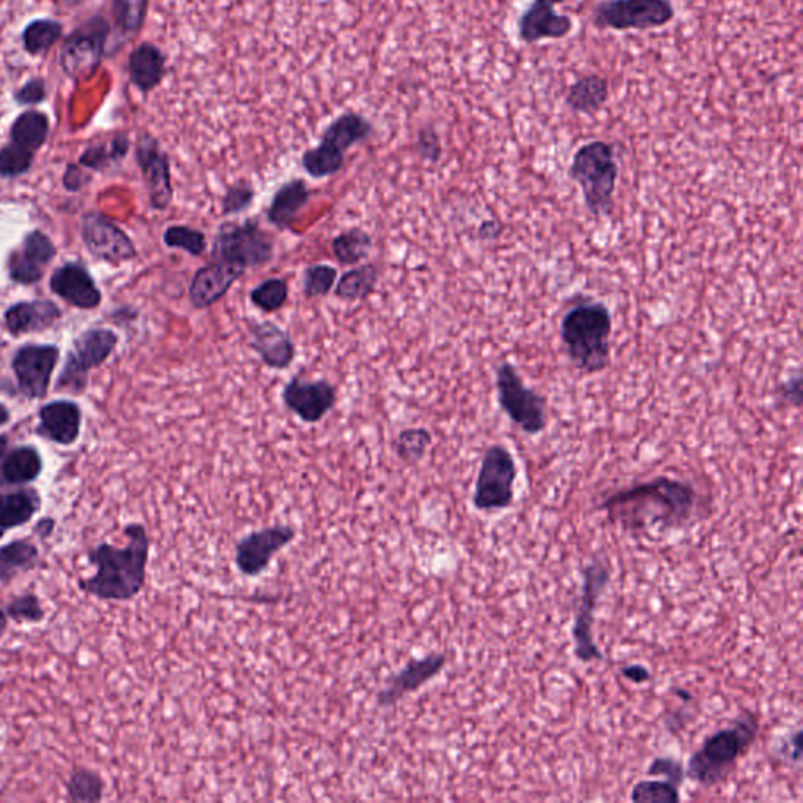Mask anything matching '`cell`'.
<instances>
[{
  "mask_svg": "<svg viewBox=\"0 0 803 803\" xmlns=\"http://www.w3.org/2000/svg\"><path fill=\"white\" fill-rule=\"evenodd\" d=\"M432 433L424 428L403 429L395 436L393 448L395 455L406 464H416L428 454L432 446Z\"/></svg>",
  "mask_w": 803,
  "mask_h": 803,
  "instance_id": "ab89813d",
  "label": "cell"
},
{
  "mask_svg": "<svg viewBox=\"0 0 803 803\" xmlns=\"http://www.w3.org/2000/svg\"><path fill=\"white\" fill-rule=\"evenodd\" d=\"M134 155L150 197L151 208L154 211H167L173 203L174 197L169 154L163 150L158 137L144 131L137 137Z\"/></svg>",
  "mask_w": 803,
  "mask_h": 803,
  "instance_id": "2e32d148",
  "label": "cell"
},
{
  "mask_svg": "<svg viewBox=\"0 0 803 803\" xmlns=\"http://www.w3.org/2000/svg\"><path fill=\"white\" fill-rule=\"evenodd\" d=\"M6 534H7V532L0 531V540H2L3 535H6Z\"/></svg>",
  "mask_w": 803,
  "mask_h": 803,
  "instance_id": "6125c7cd",
  "label": "cell"
},
{
  "mask_svg": "<svg viewBox=\"0 0 803 803\" xmlns=\"http://www.w3.org/2000/svg\"><path fill=\"white\" fill-rule=\"evenodd\" d=\"M57 521L52 516L38 518L36 524L32 528V534L38 536L40 540H48L54 535Z\"/></svg>",
  "mask_w": 803,
  "mask_h": 803,
  "instance_id": "11a10c76",
  "label": "cell"
},
{
  "mask_svg": "<svg viewBox=\"0 0 803 803\" xmlns=\"http://www.w3.org/2000/svg\"><path fill=\"white\" fill-rule=\"evenodd\" d=\"M37 152L9 142L0 147V178L18 179L28 174L36 163Z\"/></svg>",
  "mask_w": 803,
  "mask_h": 803,
  "instance_id": "7bdbcfd3",
  "label": "cell"
},
{
  "mask_svg": "<svg viewBox=\"0 0 803 803\" xmlns=\"http://www.w3.org/2000/svg\"><path fill=\"white\" fill-rule=\"evenodd\" d=\"M129 82L135 87L143 97L152 93L162 86L167 76V54L152 41H142L137 44L128 56Z\"/></svg>",
  "mask_w": 803,
  "mask_h": 803,
  "instance_id": "484cf974",
  "label": "cell"
},
{
  "mask_svg": "<svg viewBox=\"0 0 803 803\" xmlns=\"http://www.w3.org/2000/svg\"><path fill=\"white\" fill-rule=\"evenodd\" d=\"M110 40V19L101 11L91 14L63 37L59 51L60 70L72 82L89 81L108 59Z\"/></svg>",
  "mask_w": 803,
  "mask_h": 803,
  "instance_id": "8992f818",
  "label": "cell"
},
{
  "mask_svg": "<svg viewBox=\"0 0 803 803\" xmlns=\"http://www.w3.org/2000/svg\"><path fill=\"white\" fill-rule=\"evenodd\" d=\"M696 493L691 483L661 478L616 491L600 504L612 524L628 531L680 528L691 520Z\"/></svg>",
  "mask_w": 803,
  "mask_h": 803,
  "instance_id": "6da1fadb",
  "label": "cell"
},
{
  "mask_svg": "<svg viewBox=\"0 0 803 803\" xmlns=\"http://www.w3.org/2000/svg\"><path fill=\"white\" fill-rule=\"evenodd\" d=\"M501 223L498 220H490V222H483L479 235L483 241H493V239L500 238Z\"/></svg>",
  "mask_w": 803,
  "mask_h": 803,
  "instance_id": "9f6ffc18",
  "label": "cell"
},
{
  "mask_svg": "<svg viewBox=\"0 0 803 803\" xmlns=\"http://www.w3.org/2000/svg\"><path fill=\"white\" fill-rule=\"evenodd\" d=\"M418 152L425 162L436 163L443 154L440 135L436 134L433 126H424L418 132Z\"/></svg>",
  "mask_w": 803,
  "mask_h": 803,
  "instance_id": "681fc988",
  "label": "cell"
},
{
  "mask_svg": "<svg viewBox=\"0 0 803 803\" xmlns=\"http://www.w3.org/2000/svg\"><path fill=\"white\" fill-rule=\"evenodd\" d=\"M126 546L99 543L87 553L94 574L78 581L79 590L101 601H131L147 584L151 539L142 523L124 526Z\"/></svg>",
  "mask_w": 803,
  "mask_h": 803,
  "instance_id": "7a4b0ae2",
  "label": "cell"
},
{
  "mask_svg": "<svg viewBox=\"0 0 803 803\" xmlns=\"http://www.w3.org/2000/svg\"><path fill=\"white\" fill-rule=\"evenodd\" d=\"M273 254L275 242L257 219L220 224L211 251L212 259L231 262L245 270L262 268L272 261Z\"/></svg>",
  "mask_w": 803,
  "mask_h": 803,
  "instance_id": "52a82bcc",
  "label": "cell"
},
{
  "mask_svg": "<svg viewBox=\"0 0 803 803\" xmlns=\"http://www.w3.org/2000/svg\"><path fill=\"white\" fill-rule=\"evenodd\" d=\"M118 334L110 329H90L82 331L67 353L62 372L57 379L59 393L82 394L89 383L93 369L102 367L116 352Z\"/></svg>",
  "mask_w": 803,
  "mask_h": 803,
  "instance_id": "ba28073f",
  "label": "cell"
},
{
  "mask_svg": "<svg viewBox=\"0 0 803 803\" xmlns=\"http://www.w3.org/2000/svg\"><path fill=\"white\" fill-rule=\"evenodd\" d=\"M609 99V82L600 74H588L576 79L566 91L565 102L573 112L596 113Z\"/></svg>",
  "mask_w": 803,
  "mask_h": 803,
  "instance_id": "d590c367",
  "label": "cell"
},
{
  "mask_svg": "<svg viewBox=\"0 0 803 803\" xmlns=\"http://www.w3.org/2000/svg\"><path fill=\"white\" fill-rule=\"evenodd\" d=\"M104 779L89 767H74L68 776V802L98 803L104 799Z\"/></svg>",
  "mask_w": 803,
  "mask_h": 803,
  "instance_id": "74e56055",
  "label": "cell"
},
{
  "mask_svg": "<svg viewBox=\"0 0 803 803\" xmlns=\"http://www.w3.org/2000/svg\"><path fill=\"white\" fill-rule=\"evenodd\" d=\"M311 190L303 179L297 178L284 182L277 190L268 209V220L277 230H291L292 223L303 211L304 205L310 203Z\"/></svg>",
  "mask_w": 803,
  "mask_h": 803,
  "instance_id": "f1b7e54d",
  "label": "cell"
},
{
  "mask_svg": "<svg viewBox=\"0 0 803 803\" xmlns=\"http://www.w3.org/2000/svg\"><path fill=\"white\" fill-rule=\"evenodd\" d=\"M676 17L672 0H604L593 9L596 29L652 30L665 28Z\"/></svg>",
  "mask_w": 803,
  "mask_h": 803,
  "instance_id": "8fae6325",
  "label": "cell"
},
{
  "mask_svg": "<svg viewBox=\"0 0 803 803\" xmlns=\"http://www.w3.org/2000/svg\"><path fill=\"white\" fill-rule=\"evenodd\" d=\"M374 132V126L367 117L357 112H344L323 129L319 150L331 158L345 163V152L350 148L367 142Z\"/></svg>",
  "mask_w": 803,
  "mask_h": 803,
  "instance_id": "cb8c5ba5",
  "label": "cell"
},
{
  "mask_svg": "<svg viewBox=\"0 0 803 803\" xmlns=\"http://www.w3.org/2000/svg\"><path fill=\"white\" fill-rule=\"evenodd\" d=\"M11 98L19 108L30 109L44 104L49 99L48 81L41 76H32L28 81L22 82L18 89L13 90Z\"/></svg>",
  "mask_w": 803,
  "mask_h": 803,
  "instance_id": "c3c4849f",
  "label": "cell"
},
{
  "mask_svg": "<svg viewBox=\"0 0 803 803\" xmlns=\"http://www.w3.org/2000/svg\"><path fill=\"white\" fill-rule=\"evenodd\" d=\"M379 278L380 270L375 264L358 265L341 277L334 288V295L344 302L368 299L374 292Z\"/></svg>",
  "mask_w": 803,
  "mask_h": 803,
  "instance_id": "8d00e7d4",
  "label": "cell"
},
{
  "mask_svg": "<svg viewBox=\"0 0 803 803\" xmlns=\"http://www.w3.org/2000/svg\"><path fill=\"white\" fill-rule=\"evenodd\" d=\"M56 2H62L64 7L72 9V7H78L79 3H82L83 0H56Z\"/></svg>",
  "mask_w": 803,
  "mask_h": 803,
  "instance_id": "94428289",
  "label": "cell"
},
{
  "mask_svg": "<svg viewBox=\"0 0 803 803\" xmlns=\"http://www.w3.org/2000/svg\"><path fill=\"white\" fill-rule=\"evenodd\" d=\"M498 402L509 420L528 435H539L548 425V402L526 387L512 363H501L496 371Z\"/></svg>",
  "mask_w": 803,
  "mask_h": 803,
  "instance_id": "9c48e42d",
  "label": "cell"
},
{
  "mask_svg": "<svg viewBox=\"0 0 803 803\" xmlns=\"http://www.w3.org/2000/svg\"><path fill=\"white\" fill-rule=\"evenodd\" d=\"M295 539L297 529L291 524H273L251 531L235 545V569L245 578L261 576L268 572L273 559L287 550Z\"/></svg>",
  "mask_w": 803,
  "mask_h": 803,
  "instance_id": "4fadbf2b",
  "label": "cell"
},
{
  "mask_svg": "<svg viewBox=\"0 0 803 803\" xmlns=\"http://www.w3.org/2000/svg\"><path fill=\"white\" fill-rule=\"evenodd\" d=\"M247 270L231 262L211 259V262L197 270L189 288V299L195 310H205L222 300L232 284L242 278Z\"/></svg>",
  "mask_w": 803,
  "mask_h": 803,
  "instance_id": "7402d4cb",
  "label": "cell"
},
{
  "mask_svg": "<svg viewBox=\"0 0 803 803\" xmlns=\"http://www.w3.org/2000/svg\"><path fill=\"white\" fill-rule=\"evenodd\" d=\"M40 424L37 435L59 446H72L78 443L82 430V410L78 403L68 399L44 403L38 411Z\"/></svg>",
  "mask_w": 803,
  "mask_h": 803,
  "instance_id": "603a6c76",
  "label": "cell"
},
{
  "mask_svg": "<svg viewBox=\"0 0 803 803\" xmlns=\"http://www.w3.org/2000/svg\"><path fill=\"white\" fill-rule=\"evenodd\" d=\"M7 616L19 625H37L46 619V609L36 593H22L7 604Z\"/></svg>",
  "mask_w": 803,
  "mask_h": 803,
  "instance_id": "f6af8a7d",
  "label": "cell"
},
{
  "mask_svg": "<svg viewBox=\"0 0 803 803\" xmlns=\"http://www.w3.org/2000/svg\"><path fill=\"white\" fill-rule=\"evenodd\" d=\"M760 733L755 714L745 713L729 729L719 730L696 750L687 761L686 776L700 786H715L725 782L741 759L747 755Z\"/></svg>",
  "mask_w": 803,
  "mask_h": 803,
  "instance_id": "277c9868",
  "label": "cell"
},
{
  "mask_svg": "<svg viewBox=\"0 0 803 803\" xmlns=\"http://www.w3.org/2000/svg\"><path fill=\"white\" fill-rule=\"evenodd\" d=\"M649 775L664 776L669 782L675 783L676 786H683L686 779V769L681 761L675 759H656L650 764Z\"/></svg>",
  "mask_w": 803,
  "mask_h": 803,
  "instance_id": "f907efd6",
  "label": "cell"
},
{
  "mask_svg": "<svg viewBox=\"0 0 803 803\" xmlns=\"http://www.w3.org/2000/svg\"><path fill=\"white\" fill-rule=\"evenodd\" d=\"M283 402L287 409L307 424H318L337 406L338 390L329 380H289L284 387Z\"/></svg>",
  "mask_w": 803,
  "mask_h": 803,
  "instance_id": "e0dca14e",
  "label": "cell"
},
{
  "mask_svg": "<svg viewBox=\"0 0 803 803\" xmlns=\"http://www.w3.org/2000/svg\"><path fill=\"white\" fill-rule=\"evenodd\" d=\"M162 239L169 249L185 251L190 257H203L208 249L204 232L188 224H171L163 231Z\"/></svg>",
  "mask_w": 803,
  "mask_h": 803,
  "instance_id": "60d3db41",
  "label": "cell"
},
{
  "mask_svg": "<svg viewBox=\"0 0 803 803\" xmlns=\"http://www.w3.org/2000/svg\"><path fill=\"white\" fill-rule=\"evenodd\" d=\"M49 289L63 302L82 311L97 310L102 294L97 281L81 262H64L52 272Z\"/></svg>",
  "mask_w": 803,
  "mask_h": 803,
  "instance_id": "44dd1931",
  "label": "cell"
},
{
  "mask_svg": "<svg viewBox=\"0 0 803 803\" xmlns=\"http://www.w3.org/2000/svg\"><path fill=\"white\" fill-rule=\"evenodd\" d=\"M337 280L338 270L333 265H310L303 273V294L307 299L329 295Z\"/></svg>",
  "mask_w": 803,
  "mask_h": 803,
  "instance_id": "bcb514c9",
  "label": "cell"
},
{
  "mask_svg": "<svg viewBox=\"0 0 803 803\" xmlns=\"http://www.w3.org/2000/svg\"><path fill=\"white\" fill-rule=\"evenodd\" d=\"M609 582H611V572H609L606 563L599 559L590 562L582 570V595L576 615H574L572 634L574 654L585 664L603 660V653L593 638V623H595V609L599 606L600 596L603 595Z\"/></svg>",
  "mask_w": 803,
  "mask_h": 803,
  "instance_id": "7c38bea8",
  "label": "cell"
},
{
  "mask_svg": "<svg viewBox=\"0 0 803 803\" xmlns=\"http://www.w3.org/2000/svg\"><path fill=\"white\" fill-rule=\"evenodd\" d=\"M254 197H257V192H254L253 184L250 181L242 179V181L235 182L222 198V215L242 214L253 204Z\"/></svg>",
  "mask_w": 803,
  "mask_h": 803,
  "instance_id": "7dc6e473",
  "label": "cell"
},
{
  "mask_svg": "<svg viewBox=\"0 0 803 803\" xmlns=\"http://www.w3.org/2000/svg\"><path fill=\"white\" fill-rule=\"evenodd\" d=\"M44 462L40 451L30 444H22L9 449L0 464V481L3 485L19 486L32 485L43 473Z\"/></svg>",
  "mask_w": 803,
  "mask_h": 803,
  "instance_id": "f546056e",
  "label": "cell"
},
{
  "mask_svg": "<svg viewBox=\"0 0 803 803\" xmlns=\"http://www.w3.org/2000/svg\"><path fill=\"white\" fill-rule=\"evenodd\" d=\"M0 496H2V490H0Z\"/></svg>",
  "mask_w": 803,
  "mask_h": 803,
  "instance_id": "be15d7a7",
  "label": "cell"
},
{
  "mask_svg": "<svg viewBox=\"0 0 803 803\" xmlns=\"http://www.w3.org/2000/svg\"><path fill=\"white\" fill-rule=\"evenodd\" d=\"M59 361L60 349L54 344H24L17 349L11 358V369L19 393L29 401L44 399Z\"/></svg>",
  "mask_w": 803,
  "mask_h": 803,
  "instance_id": "9a60e30c",
  "label": "cell"
},
{
  "mask_svg": "<svg viewBox=\"0 0 803 803\" xmlns=\"http://www.w3.org/2000/svg\"><path fill=\"white\" fill-rule=\"evenodd\" d=\"M516 475V462L508 448L493 444L486 449L475 481L474 509L490 513L509 509L515 498Z\"/></svg>",
  "mask_w": 803,
  "mask_h": 803,
  "instance_id": "30bf717a",
  "label": "cell"
},
{
  "mask_svg": "<svg viewBox=\"0 0 803 803\" xmlns=\"http://www.w3.org/2000/svg\"><path fill=\"white\" fill-rule=\"evenodd\" d=\"M110 11L113 44L109 46L108 59L142 33L150 13V0H110Z\"/></svg>",
  "mask_w": 803,
  "mask_h": 803,
  "instance_id": "83f0119b",
  "label": "cell"
},
{
  "mask_svg": "<svg viewBox=\"0 0 803 803\" xmlns=\"http://www.w3.org/2000/svg\"><path fill=\"white\" fill-rule=\"evenodd\" d=\"M56 257L57 247L52 239L41 230L30 231L7 259L10 280L21 287L40 283Z\"/></svg>",
  "mask_w": 803,
  "mask_h": 803,
  "instance_id": "ac0fdd59",
  "label": "cell"
},
{
  "mask_svg": "<svg viewBox=\"0 0 803 803\" xmlns=\"http://www.w3.org/2000/svg\"><path fill=\"white\" fill-rule=\"evenodd\" d=\"M43 498L32 486H19L11 491H2L0 496V531L26 526L40 513Z\"/></svg>",
  "mask_w": 803,
  "mask_h": 803,
  "instance_id": "4dcf8cb0",
  "label": "cell"
},
{
  "mask_svg": "<svg viewBox=\"0 0 803 803\" xmlns=\"http://www.w3.org/2000/svg\"><path fill=\"white\" fill-rule=\"evenodd\" d=\"M631 801L635 803H679L680 786L669 780H641L631 791Z\"/></svg>",
  "mask_w": 803,
  "mask_h": 803,
  "instance_id": "ee69618b",
  "label": "cell"
},
{
  "mask_svg": "<svg viewBox=\"0 0 803 803\" xmlns=\"http://www.w3.org/2000/svg\"><path fill=\"white\" fill-rule=\"evenodd\" d=\"M62 310L59 304L48 299L24 300L11 304L3 314V327L11 337L18 338L22 334L40 333L54 327L62 319Z\"/></svg>",
  "mask_w": 803,
  "mask_h": 803,
  "instance_id": "d4e9b609",
  "label": "cell"
},
{
  "mask_svg": "<svg viewBox=\"0 0 803 803\" xmlns=\"http://www.w3.org/2000/svg\"><path fill=\"white\" fill-rule=\"evenodd\" d=\"M251 349L261 357L265 367L283 371L294 363L295 344L291 337L277 323L265 321L250 327Z\"/></svg>",
  "mask_w": 803,
  "mask_h": 803,
  "instance_id": "4316f807",
  "label": "cell"
},
{
  "mask_svg": "<svg viewBox=\"0 0 803 803\" xmlns=\"http://www.w3.org/2000/svg\"><path fill=\"white\" fill-rule=\"evenodd\" d=\"M7 628H9V616H7L6 609L0 608V641L6 635Z\"/></svg>",
  "mask_w": 803,
  "mask_h": 803,
  "instance_id": "6f0895ef",
  "label": "cell"
},
{
  "mask_svg": "<svg viewBox=\"0 0 803 803\" xmlns=\"http://www.w3.org/2000/svg\"><path fill=\"white\" fill-rule=\"evenodd\" d=\"M10 449V440L7 435H0V464H2L3 456H6L7 452H9ZM2 483V481H0Z\"/></svg>",
  "mask_w": 803,
  "mask_h": 803,
  "instance_id": "680465c9",
  "label": "cell"
},
{
  "mask_svg": "<svg viewBox=\"0 0 803 803\" xmlns=\"http://www.w3.org/2000/svg\"><path fill=\"white\" fill-rule=\"evenodd\" d=\"M612 314L608 304L580 299L561 322V338L574 367L599 374L611 364Z\"/></svg>",
  "mask_w": 803,
  "mask_h": 803,
  "instance_id": "3957f363",
  "label": "cell"
},
{
  "mask_svg": "<svg viewBox=\"0 0 803 803\" xmlns=\"http://www.w3.org/2000/svg\"><path fill=\"white\" fill-rule=\"evenodd\" d=\"M83 245L98 261L120 265L139 257L134 241L128 232L101 212H86L81 219Z\"/></svg>",
  "mask_w": 803,
  "mask_h": 803,
  "instance_id": "5bb4252c",
  "label": "cell"
},
{
  "mask_svg": "<svg viewBox=\"0 0 803 803\" xmlns=\"http://www.w3.org/2000/svg\"><path fill=\"white\" fill-rule=\"evenodd\" d=\"M566 0H532L531 6L518 18L516 30L520 41L526 44L543 40H562L574 30L573 19L569 14H559L554 10Z\"/></svg>",
  "mask_w": 803,
  "mask_h": 803,
  "instance_id": "ffe728a7",
  "label": "cell"
},
{
  "mask_svg": "<svg viewBox=\"0 0 803 803\" xmlns=\"http://www.w3.org/2000/svg\"><path fill=\"white\" fill-rule=\"evenodd\" d=\"M93 174L91 171L83 169L79 163H68L64 169L62 182L67 192L78 193L90 184Z\"/></svg>",
  "mask_w": 803,
  "mask_h": 803,
  "instance_id": "816d5d0a",
  "label": "cell"
},
{
  "mask_svg": "<svg viewBox=\"0 0 803 803\" xmlns=\"http://www.w3.org/2000/svg\"><path fill=\"white\" fill-rule=\"evenodd\" d=\"M622 673L626 680H630L631 683L634 684L649 683V681L652 680V673H650V670L646 669L645 665H628V668L622 669Z\"/></svg>",
  "mask_w": 803,
  "mask_h": 803,
  "instance_id": "db71d44e",
  "label": "cell"
},
{
  "mask_svg": "<svg viewBox=\"0 0 803 803\" xmlns=\"http://www.w3.org/2000/svg\"><path fill=\"white\" fill-rule=\"evenodd\" d=\"M570 178L580 185L590 214L595 219L611 214L619 179V163L611 143L593 140L578 148Z\"/></svg>",
  "mask_w": 803,
  "mask_h": 803,
  "instance_id": "5b68a950",
  "label": "cell"
},
{
  "mask_svg": "<svg viewBox=\"0 0 803 803\" xmlns=\"http://www.w3.org/2000/svg\"><path fill=\"white\" fill-rule=\"evenodd\" d=\"M40 562V550L30 539H17L0 546V584L7 585L21 574L32 572Z\"/></svg>",
  "mask_w": 803,
  "mask_h": 803,
  "instance_id": "d6a6232c",
  "label": "cell"
},
{
  "mask_svg": "<svg viewBox=\"0 0 803 803\" xmlns=\"http://www.w3.org/2000/svg\"><path fill=\"white\" fill-rule=\"evenodd\" d=\"M334 258L342 265L360 264L372 250V238L361 228H350L331 242Z\"/></svg>",
  "mask_w": 803,
  "mask_h": 803,
  "instance_id": "f35d334b",
  "label": "cell"
},
{
  "mask_svg": "<svg viewBox=\"0 0 803 803\" xmlns=\"http://www.w3.org/2000/svg\"><path fill=\"white\" fill-rule=\"evenodd\" d=\"M51 135V118L43 110L26 109L10 124V142L38 152L48 143Z\"/></svg>",
  "mask_w": 803,
  "mask_h": 803,
  "instance_id": "e575fe53",
  "label": "cell"
},
{
  "mask_svg": "<svg viewBox=\"0 0 803 803\" xmlns=\"http://www.w3.org/2000/svg\"><path fill=\"white\" fill-rule=\"evenodd\" d=\"M64 24L54 18H36L21 30L22 51L32 59L46 57L57 44L62 43Z\"/></svg>",
  "mask_w": 803,
  "mask_h": 803,
  "instance_id": "836d02e7",
  "label": "cell"
},
{
  "mask_svg": "<svg viewBox=\"0 0 803 803\" xmlns=\"http://www.w3.org/2000/svg\"><path fill=\"white\" fill-rule=\"evenodd\" d=\"M448 664L444 653H429L424 658H414L403 665L401 672L388 680L387 686L375 696L377 707H393L403 696L414 694L430 681L435 680Z\"/></svg>",
  "mask_w": 803,
  "mask_h": 803,
  "instance_id": "d6986e66",
  "label": "cell"
},
{
  "mask_svg": "<svg viewBox=\"0 0 803 803\" xmlns=\"http://www.w3.org/2000/svg\"><path fill=\"white\" fill-rule=\"evenodd\" d=\"M289 287L284 278H270L250 292V300L262 313H277L288 302Z\"/></svg>",
  "mask_w": 803,
  "mask_h": 803,
  "instance_id": "b9f144b4",
  "label": "cell"
},
{
  "mask_svg": "<svg viewBox=\"0 0 803 803\" xmlns=\"http://www.w3.org/2000/svg\"><path fill=\"white\" fill-rule=\"evenodd\" d=\"M802 383L801 371H797L795 374L787 377L780 387V395H782L783 401L790 403L791 406H795V409L802 406Z\"/></svg>",
  "mask_w": 803,
  "mask_h": 803,
  "instance_id": "f5cc1de1",
  "label": "cell"
},
{
  "mask_svg": "<svg viewBox=\"0 0 803 803\" xmlns=\"http://www.w3.org/2000/svg\"><path fill=\"white\" fill-rule=\"evenodd\" d=\"M10 420H11L10 410L7 409V405H3V403H0V428H3V425L9 424Z\"/></svg>",
  "mask_w": 803,
  "mask_h": 803,
  "instance_id": "91938a15",
  "label": "cell"
},
{
  "mask_svg": "<svg viewBox=\"0 0 803 803\" xmlns=\"http://www.w3.org/2000/svg\"><path fill=\"white\" fill-rule=\"evenodd\" d=\"M132 143L128 132H117L108 140H99L89 144L82 154L79 155V165L91 171V173H101L120 165L128 158Z\"/></svg>",
  "mask_w": 803,
  "mask_h": 803,
  "instance_id": "1f68e13d",
  "label": "cell"
}]
</instances>
